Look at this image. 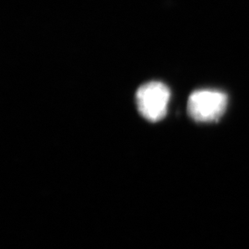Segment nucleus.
<instances>
[{
    "mask_svg": "<svg viewBox=\"0 0 249 249\" xmlns=\"http://www.w3.org/2000/svg\"><path fill=\"white\" fill-rule=\"evenodd\" d=\"M228 104L225 93L215 89L194 91L187 101V113L197 122H213L221 118Z\"/></svg>",
    "mask_w": 249,
    "mask_h": 249,
    "instance_id": "nucleus-1",
    "label": "nucleus"
},
{
    "mask_svg": "<svg viewBox=\"0 0 249 249\" xmlns=\"http://www.w3.org/2000/svg\"><path fill=\"white\" fill-rule=\"evenodd\" d=\"M170 96L166 85L159 81H151L137 90L136 104L143 117L151 122H157L166 116Z\"/></svg>",
    "mask_w": 249,
    "mask_h": 249,
    "instance_id": "nucleus-2",
    "label": "nucleus"
}]
</instances>
